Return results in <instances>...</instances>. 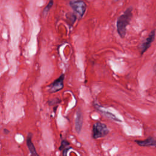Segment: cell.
I'll return each instance as SVG.
<instances>
[{"label":"cell","mask_w":156,"mask_h":156,"mask_svg":"<svg viewBox=\"0 0 156 156\" xmlns=\"http://www.w3.org/2000/svg\"><path fill=\"white\" fill-rule=\"evenodd\" d=\"M132 16V7H128L125 12L118 18L116 22L117 32L121 38H124L126 34L127 26L130 23Z\"/></svg>","instance_id":"6da1fadb"},{"label":"cell","mask_w":156,"mask_h":156,"mask_svg":"<svg viewBox=\"0 0 156 156\" xmlns=\"http://www.w3.org/2000/svg\"><path fill=\"white\" fill-rule=\"evenodd\" d=\"M109 133V130L107 126L102 122H97L94 123L92 128V137L94 139L104 137Z\"/></svg>","instance_id":"7a4b0ae2"},{"label":"cell","mask_w":156,"mask_h":156,"mask_svg":"<svg viewBox=\"0 0 156 156\" xmlns=\"http://www.w3.org/2000/svg\"><path fill=\"white\" fill-rule=\"evenodd\" d=\"M69 4L70 7L80 18H82L83 16L87 10V5L83 1H71Z\"/></svg>","instance_id":"3957f363"},{"label":"cell","mask_w":156,"mask_h":156,"mask_svg":"<svg viewBox=\"0 0 156 156\" xmlns=\"http://www.w3.org/2000/svg\"><path fill=\"white\" fill-rule=\"evenodd\" d=\"M155 37V30H153L149 34V36L141 44L140 48V50H141V55L144 52H145L149 49V48L151 46L152 43L154 40Z\"/></svg>","instance_id":"277c9868"},{"label":"cell","mask_w":156,"mask_h":156,"mask_svg":"<svg viewBox=\"0 0 156 156\" xmlns=\"http://www.w3.org/2000/svg\"><path fill=\"white\" fill-rule=\"evenodd\" d=\"M65 75L63 74H61L59 77L55 80L50 85H49V92L50 93H55L61 90L63 88V80H64Z\"/></svg>","instance_id":"5b68a950"},{"label":"cell","mask_w":156,"mask_h":156,"mask_svg":"<svg viewBox=\"0 0 156 156\" xmlns=\"http://www.w3.org/2000/svg\"><path fill=\"white\" fill-rule=\"evenodd\" d=\"M136 144L140 146H156V138L149 136L144 140H135Z\"/></svg>","instance_id":"8992f818"},{"label":"cell","mask_w":156,"mask_h":156,"mask_svg":"<svg viewBox=\"0 0 156 156\" xmlns=\"http://www.w3.org/2000/svg\"><path fill=\"white\" fill-rule=\"evenodd\" d=\"M82 113L80 110V109H78L76 112V119H75V129L76 132L79 133L81 131L82 127Z\"/></svg>","instance_id":"52a82bcc"},{"label":"cell","mask_w":156,"mask_h":156,"mask_svg":"<svg viewBox=\"0 0 156 156\" xmlns=\"http://www.w3.org/2000/svg\"><path fill=\"white\" fill-rule=\"evenodd\" d=\"M26 144H27L28 149H29L32 156H39L37 152L36 149H35L34 144L32 142V134L31 133H29L27 135V140H26Z\"/></svg>","instance_id":"ba28073f"},{"label":"cell","mask_w":156,"mask_h":156,"mask_svg":"<svg viewBox=\"0 0 156 156\" xmlns=\"http://www.w3.org/2000/svg\"><path fill=\"white\" fill-rule=\"evenodd\" d=\"M96 108H97L99 111H100L102 114H104L105 116H107V118H110V119H113V121H119V122H121V121L119 119H118L117 117H116L113 114L109 112L105 111V110H103V109H102V108H100L98 105L96 106Z\"/></svg>","instance_id":"9c48e42d"},{"label":"cell","mask_w":156,"mask_h":156,"mask_svg":"<svg viewBox=\"0 0 156 156\" xmlns=\"http://www.w3.org/2000/svg\"><path fill=\"white\" fill-rule=\"evenodd\" d=\"M66 16V20L68 21V24L70 26H72L75 23L77 18L76 15H75L74 13H67Z\"/></svg>","instance_id":"30bf717a"},{"label":"cell","mask_w":156,"mask_h":156,"mask_svg":"<svg viewBox=\"0 0 156 156\" xmlns=\"http://www.w3.org/2000/svg\"><path fill=\"white\" fill-rule=\"evenodd\" d=\"M53 4H54L53 1H50L49 2V3L48 4V5L45 7V8H44V10H43V15H47V13L49 12V10L51 9V8L52 7Z\"/></svg>","instance_id":"8fae6325"},{"label":"cell","mask_w":156,"mask_h":156,"mask_svg":"<svg viewBox=\"0 0 156 156\" xmlns=\"http://www.w3.org/2000/svg\"><path fill=\"white\" fill-rule=\"evenodd\" d=\"M69 145V143L68 141H66V140H63L62 141V143H61V145H60V146L59 147V150H63V149H66V148H67V147H68V146Z\"/></svg>","instance_id":"7c38bea8"},{"label":"cell","mask_w":156,"mask_h":156,"mask_svg":"<svg viewBox=\"0 0 156 156\" xmlns=\"http://www.w3.org/2000/svg\"><path fill=\"white\" fill-rule=\"evenodd\" d=\"M60 102V99H58V98H55L54 99H52L51 101H49L48 102V104L49 105H55V104H57L58 103Z\"/></svg>","instance_id":"4fadbf2b"},{"label":"cell","mask_w":156,"mask_h":156,"mask_svg":"<svg viewBox=\"0 0 156 156\" xmlns=\"http://www.w3.org/2000/svg\"><path fill=\"white\" fill-rule=\"evenodd\" d=\"M70 149H71V147H67V148L63 149V156H67V153H68V151H69Z\"/></svg>","instance_id":"5bb4252c"},{"label":"cell","mask_w":156,"mask_h":156,"mask_svg":"<svg viewBox=\"0 0 156 156\" xmlns=\"http://www.w3.org/2000/svg\"><path fill=\"white\" fill-rule=\"evenodd\" d=\"M4 133H5V134H7V133H9V131L8 130L5 129H4Z\"/></svg>","instance_id":"9a60e30c"},{"label":"cell","mask_w":156,"mask_h":156,"mask_svg":"<svg viewBox=\"0 0 156 156\" xmlns=\"http://www.w3.org/2000/svg\"><path fill=\"white\" fill-rule=\"evenodd\" d=\"M153 70L154 71L155 73H156V63L155 64V65L154 66V68H153Z\"/></svg>","instance_id":"2e32d148"}]
</instances>
